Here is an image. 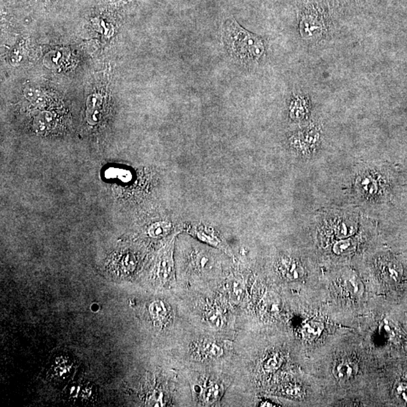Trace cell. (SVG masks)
I'll return each instance as SVG.
<instances>
[{"instance_id":"4fadbf2b","label":"cell","mask_w":407,"mask_h":407,"mask_svg":"<svg viewBox=\"0 0 407 407\" xmlns=\"http://www.w3.org/2000/svg\"><path fill=\"white\" fill-rule=\"evenodd\" d=\"M282 363V358L278 354H274L266 360L264 364V369L268 372H272L278 369Z\"/></svg>"},{"instance_id":"3957f363","label":"cell","mask_w":407,"mask_h":407,"mask_svg":"<svg viewBox=\"0 0 407 407\" xmlns=\"http://www.w3.org/2000/svg\"><path fill=\"white\" fill-rule=\"evenodd\" d=\"M281 270L283 275L290 280L300 279L304 275L303 267L290 259H283L282 260Z\"/></svg>"},{"instance_id":"5b68a950","label":"cell","mask_w":407,"mask_h":407,"mask_svg":"<svg viewBox=\"0 0 407 407\" xmlns=\"http://www.w3.org/2000/svg\"><path fill=\"white\" fill-rule=\"evenodd\" d=\"M357 367L352 363L342 362L336 365L333 370L335 376L341 380L350 379L355 375Z\"/></svg>"},{"instance_id":"ac0fdd59","label":"cell","mask_w":407,"mask_h":407,"mask_svg":"<svg viewBox=\"0 0 407 407\" xmlns=\"http://www.w3.org/2000/svg\"><path fill=\"white\" fill-rule=\"evenodd\" d=\"M397 394L402 397V399L407 401V386L404 384L400 385L397 386Z\"/></svg>"},{"instance_id":"2e32d148","label":"cell","mask_w":407,"mask_h":407,"mask_svg":"<svg viewBox=\"0 0 407 407\" xmlns=\"http://www.w3.org/2000/svg\"><path fill=\"white\" fill-rule=\"evenodd\" d=\"M379 332H380L381 335H383L384 337L387 338V339L391 337L393 335L392 328H391L390 324L386 320L383 321V323L381 324Z\"/></svg>"},{"instance_id":"9c48e42d","label":"cell","mask_w":407,"mask_h":407,"mask_svg":"<svg viewBox=\"0 0 407 407\" xmlns=\"http://www.w3.org/2000/svg\"><path fill=\"white\" fill-rule=\"evenodd\" d=\"M222 388L217 384H210L202 391V395L205 404H210L215 402L221 395Z\"/></svg>"},{"instance_id":"7c38bea8","label":"cell","mask_w":407,"mask_h":407,"mask_svg":"<svg viewBox=\"0 0 407 407\" xmlns=\"http://www.w3.org/2000/svg\"><path fill=\"white\" fill-rule=\"evenodd\" d=\"M360 188L364 193L367 194V195H374L375 192L377 190V185L375 182L374 179H372V177H363L360 182Z\"/></svg>"},{"instance_id":"8fae6325","label":"cell","mask_w":407,"mask_h":407,"mask_svg":"<svg viewBox=\"0 0 407 407\" xmlns=\"http://www.w3.org/2000/svg\"><path fill=\"white\" fill-rule=\"evenodd\" d=\"M201 350H202L204 355L206 356L207 358H218V357L222 355L223 353H224L222 347H220L219 345L216 344L215 343H210V342L204 343Z\"/></svg>"},{"instance_id":"9a60e30c","label":"cell","mask_w":407,"mask_h":407,"mask_svg":"<svg viewBox=\"0 0 407 407\" xmlns=\"http://www.w3.org/2000/svg\"><path fill=\"white\" fill-rule=\"evenodd\" d=\"M207 319L210 325H214V326H220V325H222V316L217 311H210L207 315Z\"/></svg>"},{"instance_id":"8992f818","label":"cell","mask_w":407,"mask_h":407,"mask_svg":"<svg viewBox=\"0 0 407 407\" xmlns=\"http://www.w3.org/2000/svg\"><path fill=\"white\" fill-rule=\"evenodd\" d=\"M324 328L325 326L320 321H311L303 326L302 333L305 338L312 340L321 336Z\"/></svg>"},{"instance_id":"ba28073f","label":"cell","mask_w":407,"mask_h":407,"mask_svg":"<svg viewBox=\"0 0 407 407\" xmlns=\"http://www.w3.org/2000/svg\"><path fill=\"white\" fill-rule=\"evenodd\" d=\"M171 225L167 222H157L152 224L148 228V234L151 238L159 239L165 236L171 231Z\"/></svg>"},{"instance_id":"6da1fadb","label":"cell","mask_w":407,"mask_h":407,"mask_svg":"<svg viewBox=\"0 0 407 407\" xmlns=\"http://www.w3.org/2000/svg\"><path fill=\"white\" fill-rule=\"evenodd\" d=\"M223 37L228 52L240 63H257L264 55L265 48L261 39L244 30L234 19L225 22Z\"/></svg>"},{"instance_id":"52a82bcc","label":"cell","mask_w":407,"mask_h":407,"mask_svg":"<svg viewBox=\"0 0 407 407\" xmlns=\"http://www.w3.org/2000/svg\"><path fill=\"white\" fill-rule=\"evenodd\" d=\"M149 311L153 321H159V322L163 321L165 318L167 313L165 305L161 300L152 302L149 305Z\"/></svg>"},{"instance_id":"277c9868","label":"cell","mask_w":407,"mask_h":407,"mask_svg":"<svg viewBox=\"0 0 407 407\" xmlns=\"http://www.w3.org/2000/svg\"><path fill=\"white\" fill-rule=\"evenodd\" d=\"M343 285L350 294L359 296L364 292L362 283L354 274H347L343 278Z\"/></svg>"},{"instance_id":"7a4b0ae2","label":"cell","mask_w":407,"mask_h":407,"mask_svg":"<svg viewBox=\"0 0 407 407\" xmlns=\"http://www.w3.org/2000/svg\"><path fill=\"white\" fill-rule=\"evenodd\" d=\"M175 236L162 249L156 263V275L161 284L166 285L174 277V253Z\"/></svg>"},{"instance_id":"30bf717a","label":"cell","mask_w":407,"mask_h":407,"mask_svg":"<svg viewBox=\"0 0 407 407\" xmlns=\"http://www.w3.org/2000/svg\"><path fill=\"white\" fill-rule=\"evenodd\" d=\"M356 248V243L351 239H344L335 244L333 250L336 255L348 254Z\"/></svg>"},{"instance_id":"5bb4252c","label":"cell","mask_w":407,"mask_h":407,"mask_svg":"<svg viewBox=\"0 0 407 407\" xmlns=\"http://www.w3.org/2000/svg\"><path fill=\"white\" fill-rule=\"evenodd\" d=\"M285 392L287 395L293 397H302L303 394L302 387H300V386H296V385H290V386H286L285 389Z\"/></svg>"},{"instance_id":"e0dca14e","label":"cell","mask_w":407,"mask_h":407,"mask_svg":"<svg viewBox=\"0 0 407 407\" xmlns=\"http://www.w3.org/2000/svg\"><path fill=\"white\" fill-rule=\"evenodd\" d=\"M386 276L391 280V281H397L398 277H399V273L397 271V268L393 265H388L386 268Z\"/></svg>"}]
</instances>
